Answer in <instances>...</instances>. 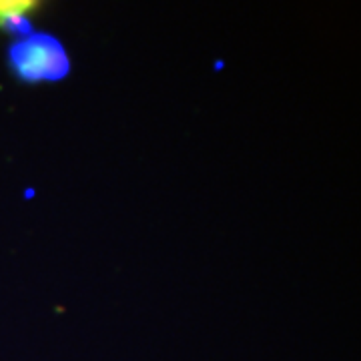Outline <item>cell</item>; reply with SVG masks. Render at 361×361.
I'll list each match as a JSON object with an SVG mask.
<instances>
[{"label":"cell","instance_id":"6da1fadb","mask_svg":"<svg viewBox=\"0 0 361 361\" xmlns=\"http://www.w3.org/2000/svg\"><path fill=\"white\" fill-rule=\"evenodd\" d=\"M8 56L16 77L26 82H54L65 78L71 71V61L61 40L44 32L20 37L11 47Z\"/></svg>","mask_w":361,"mask_h":361},{"label":"cell","instance_id":"7a4b0ae2","mask_svg":"<svg viewBox=\"0 0 361 361\" xmlns=\"http://www.w3.org/2000/svg\"><path fill=\"white\" fill-rule=\"evenodd\" d=\"M39 6L37 0H0V28L25 37L30 32V14Z\"/></svg>","mask_w":361,"mask_h":361}]
</instances>
